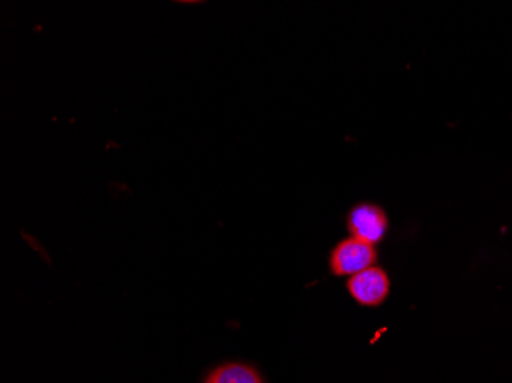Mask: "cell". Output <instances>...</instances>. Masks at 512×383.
I'll return each instance as SVG.
<instances>
[{
  "instance_id": "3957f363",
  "label": "cell",
  "mask_w": 512,
  "mask_h": 383,
  "mask_svg": "<svg viewBox=\"0 0 512 383\" xmlns=\"http://www.w3.org/2000/svg\"><path fill=\"white\" fill-rule=\"evenodd\" d=\"M348 230L353 238L375 246L387 232V217L384 210L371 204L355 207L348 217Z\"/></svg>"
},
{
  "instance_id": "6da1fadb",
  "label": "cell",
  "mask_w": 512,
  "mask_h": 383,
  "mask_svg": "<svg viewBox=\"0 0 512 383\" xmlns=\"http://www.w3.org/2000/svg\"><path fill=\"white\" fill-rule=\"evenodd\" d=\"M375 261V246L352 236L335 247L330 256V269L336 276H353L373 267Z\"/></svg>"
},
{
  "instance_id": "7a4b0ae2",
  "label": "cell",
  "mask_w": 512,
  "mask_h": 383,
  "mask_svg": "<svg viewBox=\"0 0 512 383\" xmlns=\"http://www.w3.org/2000/svg\"><path fill=\"white\" fill-rule=\"evenodd\" d=\"M348 292L359 304L376 307L387 299L390 293V279L379 267H370L348 279Z\"/></svg>"
},
{
  "instance_id": "277c9868",
  "label": "cell",
  "mask_w": 512,
  "mask_h": 383,
  "mask_svg": "<svg viewBox=\"0 0 512 383\" xmlns=\"http://www.w3.org/2000/svg\"><path fill=\"white\" fill-rule=\"evenodd\" d=\"M206 383H263V379L249 365L226 364L212 371Z\"/></svg>"
}]
</instances>
